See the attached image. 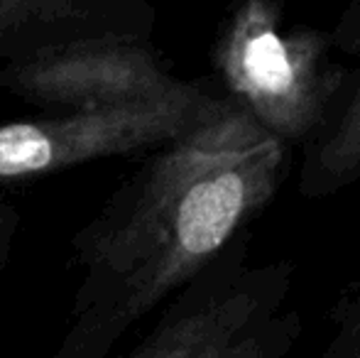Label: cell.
<instances>
[{
	"instance_id": "1",
	"label": "cell",
	"mask_w": 360,
	"mask_h": 358,
	"mask_svg": "<svg viewBox=\"0 0 360 358\" xmlns=\"http://www.w3.org/2000/svg\"><path fill=\"white\" fill-rule=\"evenodd\" d=\"M292 150L252 123L238 145L160 219L123 270L69 312L52 358H108L133 324L216 260L275 201Z\"/></svg>"
},
{
	"instance_id": "2",
	"label": "cell",
	"mask_w": 360,
	"mask_h": 358,
	"mask_svg": "<svg viewBox=\"0 0 360 358\" xmlns=\"http://www.w3.org/2000/svg\"><path fill=\"white\" fill-rule=\"evenodd\" d=\"M294 263L250 260L243 234L165 302L128 358H289L302 336Z\"/></svg>"
},
{
	"instance_id": "3",
	"label": "cell",
	"mask_w": 360,
	"mask_h": 358,
	"mask_svg": "<svg viewBox=\"0 0 360 358\" xmlns=\"http://www.w3.org/2000/svg\"><path fill=\"white\" fill-rule=\"evenodd\" d=\"M331 47L328 32L285 27V8L275 0H245L223 23L211 62L228 98L292 150L326 130L346 89L348 72Z\"/></svg>"
},
{
	"instance_id": "4",
	"label": "cell",
	"mask_w": 360,
	"mask_h": 358,
	"mask_svg": "<svg viewBox=\"0 0 360 358\" xmlns=\"http://www.w3.org/2000/svg\"><path fill=\"white\" fill-rule=\"evenodd\" d=\"M231 101L211 84L186 82L155 101L3 123L0 186L54 177L98 160L150 155L211 123Z\"/></svg>"
},
{
	"instance_id": "5",
	"label": "cell",
	"mask_w": 360,
	"mask_h": 358,
	"mask_svg": "<svg viewBox=\"0 0 360 358\" xmlns=\"http://www.w3.org/2000/svg\"><path fill=\"white\" fill-rule=\"evenodd\" d=\"M152 37L105 34L0 67V89L47 113L140 103L184 87Z\"/></svg>"
},
{
	"instance_id": "6",
	"label": "cell",
	"mask_w": 360,
	"mask_h": 358,
	"mask_svg": "<svg viewBox=\"0 0 360 358\" xmlns=\"http://www.w3.org/2000/svg\"><path fill=\"white\" fill-rule=\"evenodd\" d=\"M155 10L143 0H0V62L105 34L152 37Z\"/></svg>"
},
{
	"instance_id": "7",
	"label": "cell",
	"mask_w": 360,
	"mask_h": 358,
	"mask_svg": "<svg viewBox=\"0 0 360 358\" xmlns=\"http://www.w3.org/2000/svg\"><path fill=\"white\" fill-rule=\"evenodd\" d=\"M331 37L333 44H348L356 54L358 72L353 94L341 113L331 118L326 130L311 145H307L299 172V194L307 199L333 196L360 181V5L341 20Z\"/></svg>"
},
{
	"instance_id": "8",
	"label": "cell",
	"mask_w": 360,
	"mask_h": 358,
	"mask_svg": "<svg viewBox=\"0 0 360 358\" xmlns=\"http://www.w3.org/2000/svg\"><path fill=\"white\" fill-rule=\"evenodd\" d=\"M331 339L319 358H360V272L328 309Z\"/></svg>"
},
{
	"instance_id": "9",
	"label": "cell",
	"mask_w": 360,
	"mask_h": 358,
	"mask_svg": "<svg viewBox=\"0 0 360 358\" xmlns=\"http://www.w3.org/2000/svg\"><path fill=\"white\" fill-rule=\"evenodd\" d=\"M20 226H22V216H20L18 206L0 196V268L10 260Z\"/></svg>"
}]
</instances>
